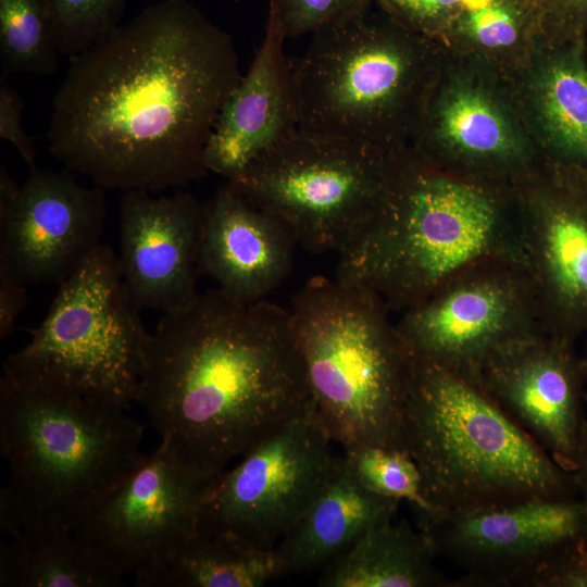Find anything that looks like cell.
I'll return each instance as SVG.
<instances>
[{
    "mask_svg": "<svg viewBox=\"0 0 587 587\" xmlns=\"http://www.w3.org/2000/svg\"><path fill=\"white\" fill-rule=\"evenodd\" d=\"M395 324L411 357L477 386L496 353L546 333L524 264L503 260L461 271Z\"/></svg>",
    "mask_w": 587,
    "mask_h": 587,
    "instance_id": "cell-10",
    "label": "cell"
},
{
    "mask_svg": "<svg viewBox=\"0 0 587 587\" xmlns=\"http://www.w3.org/2000/svg\"><path fill=\"white\" fill-rule=\"evenodd\" d=\"M288 311L312 403L334 444L404 449L410 354L385 303L363 287L316 276Z\"/></svg>",
    "mask_w": 587,
    "mask_h": 587,
    "instance_id": "cell-6",
    "label": "cell"
},
{
    "mask_svg": "<svg viewBox=\"0 0 587 587\" xmlns=\"http://www.w3.org/2000/svg\"><path fill=\"white\" fill-rule=\"evenodd\" d=\"M426 535L409 523L378 525L322 569V587L451 586Z\"/></svg>",
    "mask_w": 587,
    "mask_h": 587,
    "instance_id": "cell-23",
    "label": "cell"
},
{
    "mask_svg": "<svg viewBox=\"0 0 587 587\" xmlns=\"http://www.w3.org/2000/svg\"><path fill=\"white\" fill-rule=\"evenodd\" d=\"M332 444L311 405L213 479L197 530L274 549L329 478L338 459Z\"/></svg>",
    "mask_w": 587,
    "mask_h": 587,
    "instance_id": "cell-11",
    "label": "cell"
},
{
    "mask_svg": "<svg viewBox=\"0 0 587 587\" xmlns=\"http://www.w3.org/2000/svg\"><path fill=\"white\" fill-rule=\"evenodd\" d=\"M285 39L268 12L261 47L218 112L204 154L208 172L230 180L299 128Z\"/></svg>",
    "mask_w": 587,
    "mask_h": 587,
    "instance_id": "cell-19",
    "label": "cell"
},
{
    "mask_svg": "<svg viewBox=\"0 0 587 587\" xmlns=\"http://www.w3.org/2000/svg\"><path fill=\"white\" fill-rule=\"evenodd\" d=\"M296 246L276 216L228 182L203 204L200 274L237 301L266 300L288 276Z\"/></svg>",
    "mask_w": 587,
    "mask_h": 587,
    "instance_id": "cell-18",
    "label": "cell"
},
{
    "mask_svg": "<svg viewBox=\"0 0 587 587\" xmlns=\"http://www.w3.org/2000/svg\"><path fill=\"white\" fill-rule=\"evenodd\" d=\"M466 23L472 36L484 47L501 48L513 45L519 35L517 20L504 4L490 1L467 10Z\"/></svg>",
    "mask_w": 587,
    "mask_h": 587,
    "instance_id": "cell-31",
    "label": "cell"
},
{
    "mask_svg": "<svg viewBox=\"0 0 587 587\" xmlns=\"http://www.w3.org/2000/svg\"><path fill=\"white\" fill-rule=\"evenodd\" d=\"M572 16H587V0H555Z\"/></svg>",
    "mask_w": 587,
    "mask_h": 587,
    "instance_id": "cell-37",
    "label": "cell"
},
{
    "mask_svg": "<svg viewBox=\"0 0 587 587\" xmlns=\"http://www.w3.org/2000/svg\"><path fill=\"white\" fill-rule=\"evenodd\" d=\"M580 360H582L584 374H585V377H586V380H587V341H586L584 353H583V355H580Z\"/></svg>",
    "mask_w": 587,
    "mask_h": 587,
    "instance_id": "cell-38",
    "label": "cell"
},
{
    "mask_svg": "<svg viewBox=\"0 0 587 587\" xmlns=\"http://www.w3.org/2000/svg\"><path fill=\"white\" fill-rule=\"evenodd\" d=\"M129 0H48L60 54L71 58L116 30Z\"/></svg>",
    "mask_w": 587,
    "mask_h": 587,
    "instance_id": "cell-28",
    "label": "cell"
},
{
    "mask_svg": "<svg viewBox=\"0 0 587 587\" xmlns=\"http://www.w3.org/2000/svg\"><path fill=\"white\" fill-rule=\"evenodd\" d=\"M23 101L17 91L9 83L8 77L0 76V137L9 141L21 158L33 170L36 167V149L33 139L23 127Z\"/></svg>",
    "mask_w": 587,
    "mask_h": 587,
    "instance_id": "cell-32",
    "label": "cell"
},
{
    "mask_svg": "<svg viewBox=\"0 0 587 587\" xmlns=\"http://www.w3.org/2000/svg\"><path fill=\"white\" fill-rule=\"evenodd\" d=\"M517 587H587V534L553 550Z\"/></svg>",
    "mask_w": 587,
    "mask_h": 587,
    "instance_id": "cell-30",
    "label": "cell"
},
{
    "mask_svg": "<svg viewBox=\"0 0 587 587\" xmlns=\"http://www.w3.org/2000/svg\"><path fill=\"white\" fill-rule=\"evenodd\" d=\"M373 0H268V12L286 38L319 29L363 12Z\"/></svg>",
    "mask_w": 587,
    "mask_h": 587,
    "instance_id": "cell-29",
    "label": "cell"
},
{
    "mask_svg": "<svg viewBox=\"0 0 587 587\" xmlns=\"http://www.w3.org/2000/svg\"><path fill=\"white\" fill-rule=\"evenodd\" d=\"M283 575L275 549L197 530L133 576L139 587H260Z\"/></svg>",
    "mask_w": 587,
    "mask_h": 587,
    "instance_id": "cell-22",
    "label": "cell"
},
{
    "mask_svg": "<svg viewBox=\"0 0 587 587\" xmlns=\"http://www.w3.org/2000/svg\"><path fill=\"white\" fill-rule=\"evenodd\" d=\"M214 478L160 440L74 530L121 572L134 575L197 532L201 505Z\"/></svg>",
    "mask_w": 587,
    "mask_h": 587,
    "instance_id": "cell-12",
    "label": "cell"
},
{
    "mask_svg": "<svg viewBox=\"0 0 587 587\" xmlns=\"http://www.w3.org/2000/svg\"><path fill=\"white\" fill-rule=\"evenodd\" d=\"M20 187L3 164L0 166V212L7 210L15 200Z\"/></svg>",
    "mask_w": 587,
    "mask_h": 587,
    "instance_id": "cell-36",
    "label": "cell"
},
{
    "mask_svg": "<svg viewBox=\"0 0 587 587\" xmlns=\"http://www.w3.org/2000/svg\"><path fill=\"white\" fill-rule=\"evenodd\" d=\"M438 129L466 158L507 163L517 155L501 114L483 96L460 91L438 112Z\"/></svg>",
    "mask_w": 587,
    "mask_h": 587,
    "instance_id": "cell-25",
    "label": "cell"
},
{
    "mask_svg": "<svg viewBox=\"0 0 587 587\" xmlns=\"http://www.w3.org/2000/svg\"><path fill=\"white\" fill-rule=\"evenodd\" d=\"M27 302L25 285L0 271V339L7 338L15 328L18 315Z\"/></svg>",
    "mask_w": 587,
    "mask_h": 587,
    "instance_id": "cell-34",
    "label": "cell"
},
{
    "mask_svg": "<svg viewBox=\"0 0 587 587\" xmlns=\"http://www.w3.org/2000/svg\"><path fill=\"white\" fill-rule=\"evenodd\" d=\"M405 38L371 22L366 10L312 34L290 61L299 128L385 151L415 65Z\"/></svg>",
    "mask_w": 587,
    "mask_h": 587,
    "instance_id": "cell-9",
    "label": "cell"
},
{
    "mask_svg": "<svg viewBox=\"0 0 587 587\" xmlns=\"http://www.w3.org/2000/svg\"><path fill=\"white\" fill-rule=\"evenodd\" d=\"M234 1H242V0H234Z\"/></svg>",
    "mask_w": 587,
    "mask_h": 587,
    "instance_id": "cell-39",
    "label": "cell"
},
{
    "mask_svg": "<svg viewBox=\"0 0 587 587\" xmlns=\"http://www.w3.org/2000/svg\"><path fill=\"white\" fill-rule=\"evenodd\" d=\"M104 189L37 166L0 212V271L16 282L60 285L101 243Z\"/></svg>",
    "mask_w": 587,
    "mask_h": 587,
    "instance_id": "cell-14",
    "label": "cell"
},
{
    "mask_svg": "<svg viewBox=\"0 0 587 587\" xmlns=\"http://www.w3.org/2000/svg\"><path fill=\"white\" fill-rule=\"evenodd\" d=\"M585 403L587 405V390L585 391ZM573 475L578 496L587 503V415L580 436L577 467Z\"/></svg>",
    "mask_w": 587,
    "mask_h": 587,
    "instance_id": "cell-35",
    "label": "cell"
},
{
    "mask_svg": "<svg viewBox=\"0 0 587 587\" xmlns=\"http://www.w3.org/2000/svg\"><path fill=\"white\" fill-rule=\"evenodd\" d=\"M0 547L1 587H118L124 573L73 528L35 522Z\"/></svg>",
    "mask_w": 587,
    "mask_h": 587,
    "instance_id": "cell-21",
    "label": "cell"
},
{
    "mask_svg": "<svg viewBox=\"0 0 587 587\" xmlns=\"http://www.w3.org/2000/svg\"><path fill=\"white\" fill-rule=\"evenodd\" d=\"M541 104L558 147L587 165V74L578 62L563 60L550 67Z\"/></svg>",
    "mask_w": 587,
    "mask_h": 587,
    "instance_id": "cell-26",
    "label": "cell"
},
{
    "mask_svg": "<svg viewBox=\"0 0 587 587\" xmlns=\"http://www.w3.org/2000/svg\"><path fill=\"white\" fill-rule=\"evenodd\" d=\"M498 260L525 266L522 207L479 182L396 158L380 208L338 253L335 277L400 314L461 271Z\"/></svg>",
    "mask_w": 587,
    "mask_h": 587,
    "instance_id": "cell-3",
    "label": "cell"
},
{
    "mask_svg": "<svg viewBox=\"0 0 587 587\" xmlns=\"http://www.w3.org/2000/svg\"><path fill=\"white\" fill-rule=\"evenodd\" d=\"M399 23L412 26H428L453 9L465 5L467 10L487 4L491 0H376Z\"/></svg>",
    "mask_w": 587,
    "mask_h": 587,
    "instance_id": "cell-33",
    "label": "cell"
},
{
    "mask_svg": "<svg viewBox=\"0 0 587 587\" xmlns=\"http://www.w3.org/2000/svg\"><path fill=\"white\" fill-rule=\"evenodd\" d=\"M402 442L433 511L578 496L573 473L480 387L411 355Z\"/></svg>",
    "mask_w": 587,
    "mask_h": 587,
    "instance_id": "cell-4",
    "label": "cell"
},
{
    "mask_svg": "<svg viewBox=\"0 0 587 587\" xmlns=\"http://www.w3.org/2000/svg\"><path fill=\"white\" fill-rule=\"evenodd\" d=\"M344 451L351 471L367 490L404 500L415 513L433 511L423 494L421 472L407 450L362 445Z\"/></svg>",
    "mask_w": 587,
    "mask_h": 587,
    "instance_id": "cell-27",
    "label": "cell"
},
{
    "mask_svg": "<svg viewBox=\"0 0 587 587\" xmlns=\"http://www.w3.org/2000/svg\"><path fill=\"white\" fill-rule=\"evenodd\" d=\"M203 204L191 193L124 191L120 201L121 275L135 304L162 314L196 296Z\"/></svg>",
    "mask_w": 587,
    "mask_h": 587,
    "instance_id": "cell-16",
    "label": "cell"
},
{
    "mask_svg": "<svg viewBox=\"0 0 587 587\" xmlns=\"http://www.w3.org/2000/svg\"><path fill=\"white\" fill-rule=\"evenodd\" d=\"M586 382L575 344L542 333L496 353L478 387L573 473L586 419Z\"/></svg>",
    "mask_w": 587,
    "mask_h": 587,
    "instance_id": "cell-15",
    "label": "cell"
},
{
    "mask_svg": "<svg viewBox=\"0 0 587 587\" xmlns=\"http://www.w3.org/2000/svg\"><path fill=\"white\" fill-rule=\"evenodd\" d=\"M396 158L298 128L226 180L276 216L297 245L337 254L380 208Z\"/></svg>",
    "mask_w": 587,
    "mask_h": 587,
    "instance_id": "cell-8",
    "label": "cell"
},
{
    "mask_svg": "<svg viewBox=\"0 0 587 587\" xmlns=\"http://www.w3.org/2000/svg\"><path fill=\"white\" fill-rule=\"evenodd\" d=\"M59 286L30 340L4 372L27 384L128 409L136 402L150 333L117 255L100 243Z\"/></svg>",
    "mask_w": 587,
    "mask_h": 587,
    "instance_id": "cell-7",
    "label": "cell"
},
{
    "mask_svg": "<svg viewBox=\"0 0 587 587\" xmlns=\"http://www.w3.org/2000/svg\"><path fill=\"white\" fill-rule=\"evenodd\" d=\"M400 501L367 490L345 457L274 548L285 574L323 569L372 528L391 522Z\"/></svg>",
    "mask_w": 587,
    "mask_h": 587,
    "instance_id": "cell-20",
    "label": "cell"
},
{
    "mask_svg": "<svg viewBox=\"0 0 587 587\" xmlns=\"http://www.w3.org/2000/svg\"><path fill=\"white\" fill-rule=\"evenodd\" d=\"M415 514L437 557L465 571L453 586L514 587L553 550L587 534V503L580 497Z\"/></svg>",
    "mask_w": 587,
    "mask_h": 587,
    "instance_id": "cell-13",
    "label": "cell"
},
{
    "mask_svg": "<svg viewBox=\"0 0 587 587\" xmlns=\"http://www.w3.org/2000/svg\"><path fill=\"white\" fill-rule=\"evenodd\" d=\"M136 402L161 441L216 477L313 405L288 309L215 288L162 314Z\"/></svg>",
    "mask_w": 587,
    "mask_h": 587,
    "instance_id": "cell-2",
    "label": "cell"
},
{
    "mask_svg": "<svg viewBox=\"0 0 587 587\" xmlns=\"http://www.w3.org/2000/svg\"><path fill=\"white\" fill-rule=\"evenodd\" d=\"M143 426L126 409L22 382L0 379V448L9 485L2 533L78 522L141 458Z\"/></svg>",
    "mask_w": 587,
    "mask_h": 587,
    "instance_id": "cell-5",
    "label": "cell"
},
{
    "mask_svg": "<svg viewBox=\"0 0 587 587\" xmlns=\"http://www.w3.org/2000/svg\"><path fill=\"white\" fill-rule=\"evenodd\" d=\"M566 185L522 207L525 268L545 332L587 337V191Z\"/></svg>",
    "mask_w": 587,
    "mask_h": 587,
    "instance_id": "cell-17",
    "label": "cell"
},
{
    "mask_svg": "<svg viewBox=\"0 0 587 587\" xmlns=\"http://www.w3.org/2000/svg\"><path fill=\"white\" fill-rule=\"evenodd\" d=\"M48 0H0L1 75H52L59 65Z\"/></svg>",
    "mask_w": 587,
    "mask_h": 587,
    "instance_id": "cell-24",
    "label": "cell"
},
{
    "mask_svg": "<svg viewBox=\"0 0 587 587\" xmlns=\"http://www.w3.org/2000/svg\"><path fill=\"white\" fill-rule=\"evenodd\" d=\"M241 76L227 32L187 0H162L71 58L48 150L104 190L159 193L197 180Z\"/></svg>",
    "mask_w": 587,
    "mask_h": 587,
    "instance_id": "cell-1",
    "label": "cell"
}]
</instances>
